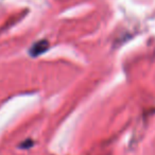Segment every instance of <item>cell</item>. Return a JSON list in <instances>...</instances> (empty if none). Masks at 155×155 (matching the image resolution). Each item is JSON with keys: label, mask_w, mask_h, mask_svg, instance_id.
Listing matches in <instances>:
<instances>
[{"label": "cell", "mask_w": 155, "mask_h": 155, "mask_svg": "<svg viewBox=\"0 0 155 155\" xmlns=\"http://www.w3.org/2000/svg\"><path fill=\"white\" fill-rule=\"evenodd\" d=\"M48 49H49V43H48V41L41 39V41H38L35 44H33V46L29 50V54L32 58H36V56H39L43 53H45Z\"/></svg>", "instance_id": "cell-1"}, {"label": "cell", "mask_w": 155, "mask_h": 155, "mask_svg": "<svg viewBox=\"0 0 155 155\" xmlns=\"http://www.w3.org/2000/svg\"><path fill=\"white\" fill-rule=\"evenodd\" d=\"M32 144H33V141H31L30 139H28L26 142H24V143H22L20 147H21V148H24V149H26V148H29L30 146H32Z\"/></svg>", "instance_id": "cell-2"}]
</instances>
